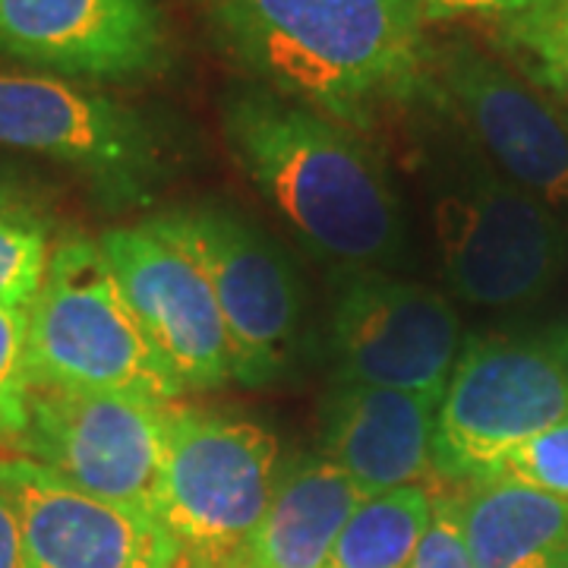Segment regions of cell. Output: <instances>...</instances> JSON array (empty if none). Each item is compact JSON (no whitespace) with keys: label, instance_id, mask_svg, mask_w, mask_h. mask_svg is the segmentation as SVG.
Returning <instances> with one entry per match:
<instances>
[{"label":"cell","instance_id":"cell-17","mask_svg":"<svg viewBox=\"0 0 568 568\" xmlns=\"http://www.w3.org/2000/svg\"><path fill=\"white\" fill-rule=\"evenodd\" d=\"M477 568H568V503L544 489L480 477L452 487Z\"/></svg>","mask_w":568,"mask_h":568},{"label":"cell","instance_id":"cell-23","mask_svg":"<svg viewBox=\"0 0 568 568\" xmlns=\"http://www.w3.org/2000/svg\"><path fill=\"white\" fill-rule=\"evenodd\" d=\"M410 568H477L467 552L452 489H433V515Z\"/></svg>","mask_w":568,"mask_h":568},{"label":"cell","instance_id":"cell-24","mask_svg":"<svg viewBox=\"0 0 568 568\" xmlns=\"http://www.w3.org/2000/svg\"><path fill=\"white\" fill-rule=\"evenodd\" d=\"M540 3H547V0H414V7H417V13L426 26L455 20L503 22L511 20V17H521Z\"/></svg>","mask_w":568,"mask_h":568},{"label":"cell","instance_id":"cell-2","mask_svg":"<svg viewBox=\"0 0 568 568\" xmlns=\"http://www.w3.org/2000/svg\"><path fill=\"white\" fill-rule=\"evenodd\" d=\"M212 22L253 82L357 133L426 102L429 39L414 0H215Z\"/></svg>","mask_w":568,"mask_h":568},{"label":"cell","instance_id":"cell-14","mask_svg":"<svg viewBox=\"0 0 568 568\" xmlns=\"http://www.w3.org/2000/svg\"><path fill=\"white\" fill-rule=\"evenodd\" d=\"M0 489L20 521L26 568H178L181 552L140 508L104 503L32 458H0Z\"/></svg>","mask_w":568,"mask_h":568},{"label":"cell","instance_id":"cell-18","mask_svg":"<svg viewBox=\"0 0 568 568\" xmlns=\"http://www.w3.org/2000/svg\"><path fill=\"white\" fill-rule=\"evenodd\" d=\"M433 515V489L402 487L366 496L347 518L328 568H410Z\"/></svg>","mask_w":568,"mask_h":568},{"label":"cell","instance_id":"cell-1","mask_svg":"<svg viewBox=\"0 0 568 568\" xmlns=\"http://www.w3.org/2000/svg\"><path fill=\"white\" fill-rule=\"evenodd\" d=\"M222 133L313 260L338 272H386L405 260L402 200L364 133L253 80L224 92Z\"/></svg>","mask_w":568,"mask_h":568},{"label":"cell","instance_id":"cell-26","mask_svg":"<svg viewBox=\"0 0 568 568\" xmlns=\"http://www.w3.org/2000/svg\"><path fill=\"white\" fill-rule=\"evenodd\" d=\"M0 205H10V209H32L29 196H26V186L22 181L7 168L0 164Z\"/></svg>","mask_w":568,"mask_h":568},{"label":"cell","instance_id":"cell-9","mask_svg":"<svg viewBox=\"0 0 568 568\" xmlns=\"http://www.w3.org/2000/svg\"><path fill=\"white\" fill-rule=\"evenodd\" d=\"M462 347V316L443 291L379 268L338 272L325 313L335 383L443 398Z\"/></svg>","mask_w":568,"mask_h":568},{"label":"cell","instance_id":"cell-20","mask_svg":"<svg viewBox=\"0 0 568 568\" xmlns=\"http://www.w3.org/2000/svg\"><path fill=\"white\" fill-rule=\"evenodd\" d=\"M51 260L44 222L32 209L0 205V306L29 310Z\"/></svg>","mask_w":568,"mask_h":568},{"label":"cell","instance_id":"cell-12","mask_svg":"<svg viewBox=\"0 0 568 568\" xmlns=\"http://www.w3.org/2000/svg\"><path fill=\"white\" fill-rule=\"evenodd\" d=\"M99 244L145 345L183 395L227 386L234 351L203 268L149 222L111 227Z\"/></svg>","mask_w":568,"mask_h":568},{"label":"cell","instance_id":"cell-6","mask_svg":"<svg viewBox=\"0 0 568 568\" xmlns=\"http://www.w3.org/2000/svg\"><path fill=\"white\" fill-rule=\"evenodd\" d=\"M278 484V439L265 426L171 407L152 515L181 552L178 568H234Z\"/></svg>","mask_w":568,"mask_h":568},{"label":"cell","instance_id":"cell-13","mask_svg":"<svg viewBox=\"0 0 568 568\" xmlns=\"http://www.w3.org/2000/svg\"><path fill=\"white\" fill-rule=\"evenodd\" d=\"M0 58L67 82H142L168 70L162 0H0Z\"/></svg>","mask_w":568,"mask_h":568},{"label":"cell","instance_id":"cell-19","mask_svg":"<svg viewBox=\"0 0 568 568\" xmlns=\"http://www.w3.org/2000/svg\"><path fill=\"white\" fill-rule=\"evenodd\" d=\"M493 39L568 121V0H547L521 17L493 22Z\"/></svg>","mask_w":568,"mask_h":568},{"label":"cell","instance_id":"cell-3","mask_svg":"<svg viewBox=\"0 0 568 568\" xmlns=\"http://www.w3.org/2000/svg\"><path fill=\"white\" fill-rule=\"evenodd\" d=\"M439 155L433 227L448 287L477 306L540 301L568 263L566 224L474 145Z\"/></svg>","mask_w":568,"mask_h":568},{"label":"cell","instance_id":"cell-7","mask_svg":"<svg viewBox=\"0 0 568 568\" xmlns=\"http://www.w3.org/2000/svg\"><path fill=\"white\" fill-rule=\"evenodd\" d=\"M0 149L41 155L111 209L149 205L171 174V149L136 108L77 82L0 70Z\"/></svg>","mask_w":568,"mask_h":568},{"label":"cell","instance_id":"cell-25","mask_svg":"<svg viewBox=\"0 0 568 568\" xmlns=\"http://www.w3.org/2000/svg\"><path fill=\"white\" fill-rule=\"evenodd\" d=\"M0 568H26L20 521H17L13 506H10L3 489H0Z\"/></svg>","mask_w":568,"mask_h":568},{"label":"cell","instance_id":"cell-22","mask_svg":"<svg viewBox=\"0 0 568 568\" xmlns=\"http://www.w3.org/2000/svg\"><path fill=\"white\" fill-rule=\"evenodd\" d=\"M493 477H508L568 503V420L508 455Z\"/></svg>","mask_w":568,"mask_h":568},{"label":"cell","instance_id":"cell-4","mask_svg":"<svg viewBox=\"0 0 568 568\" xmlns=\"http://www.w3.org/2000/svg\"><path fill=\"white\" fill-rule=\"evenodd\" d=\"M566 420V325L470 338L436 414V477H493L515 448Z\"/></svg>","mask_w":568,"mask_h":568},{"label":"cell","instance_id":"cell-16","mask_svg":"<svg viewBox=\"0 0 568 568\" xmlns=\"http://www.w3.org/2000/svg\"><path fill=\"white\" fill-rule=\"evenodd\" d=\"M364 499L325 455L291 462L234 568H328L338 534Z\"/></svg>","mask_w":568,"mask_h":568},{"label":"cell","instance_id":"cell-15","mask_svg":"<svg viewBox=\"0 0 568 568\" xmlns=\"http://www.w3.org/2000/svg\"><path fill=\"white\" fill-rule=\"evenodd\" d=\"M436 395L335 383L323 402V455L379 496L424 487L436 474Z\"/></svg>","mask_w":568,"mask_h":568},{"label":"cell","instance_id":"cell-10","mask_svg":"<svg viewBox=\"0 0 568 568\" xmlns=\"http://www.w3.org/2000/svg\"><path fill=\"white\" fill-rule=\"evenodd\" d=\"M426 102L452 114L499 174L568 205V121L511 63L467 39L429 41Z\"/></svg>","mask_w":568,"mask_h":568},{"label":"cell","instance_id":"cell-11","mask_svg":"<svg viewBox=\"0 0 568 568\" xmlns=\"http://www.w3.org/2000/svg\"><path fill=\"white\" fill-rule=\"evenodd\" d=\"M171 407L133 395L32 386L13 455L32 458L89 496L152 515Z\"/></svg>","mask_w":568,"mask_h":568},{"label":"cell","instance_id":"cell-8","mask_svg":"<svg viewBox=\"0 0 568 568\" xmlns=\"http://www.w3.org/2000/svg\"><path fill=\"white\" fill-rule=\"evenodd\" d=\"M203 268L234 351V383L263 388L297 361L304 287L263 227L222 203H190L145 219Z\"/></svg>","mask_w":568,"mask_h":568},{"label":"cell","instance_id":"cell-5","mask_svg":"<svg viewBox=\"0 0 568 568\" xmlns=\"http://www.w3.org/2000/svg\"><path fill=\"white\" fill-rule=\"evenodd\" d=\"M29 369L32 386L133 395L155 405H174L183 395L123 304L102 244L89 237L51 246L29 306Z\"/></svg>","mask_w":568,"mask_h":568},{"label":"cell","instance_id":"cell-21","mask_svg":"<svg viewBox=\"0 0 568 568\" xmlns=\"http://www.w3.org/2000/svg\"><path fill=\"white\" fill-rule=\"evenodd\" d=\"M29 310L0 306V446H17L29 420Z\"/></svg>","mask_w":568,"mask_h":568}]
</instances>
